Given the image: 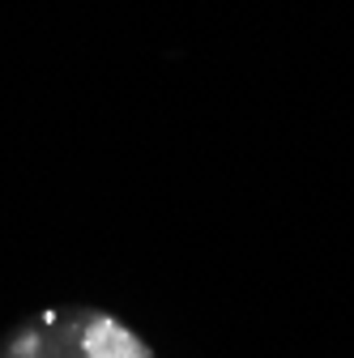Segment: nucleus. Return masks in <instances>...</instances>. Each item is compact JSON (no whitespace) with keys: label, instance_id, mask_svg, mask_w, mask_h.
Returning <instances> with one entry per match:
<instances>
[{"label":"nucleus","instance_id":"f257e3e1","mask_svg":"<svg viewBox=\"0 0 354 358\" xmlns=\"http://www.w3.org/2000/svg\"><path fill=\"white\" fill-rule=\"evenodd\" d=\"M0 358H150V350L107 311L48 307L0 337Z\"/></svg>","mask_w":354,"mask_h":358}]
</instances>
